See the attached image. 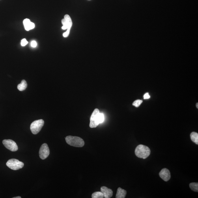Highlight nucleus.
<instances>
[{
  "instance_id": "obj_18",
  "label": "nucleus",
  "mask_w": 198,
  "mask_h": 198,
  "mask_svg": "<svg viewBox=\"0 0 198 198\" xmlns=\"http://www.w3.org/2000/svg\"><path fill=\"white\" fill-rule=\"evenodd\" d=\"M28 44V42L25 39H23L21 40V45L23 46H26Z\"/></svg>"
},
{
  "instance_id": "obj_20",
  "label": "nucleus",
  "mask_w": 198,
  "mask_h": 198,
  "mask_svg": "<svg viewBox=\"0 0 198 198\" xmlns=\"http://www.w3.org/2000/svg\"><path fill=\"white\" fill-rule=\"evenodd\" d=\"M150 97V96L149 95V94H148V92L145 93L143 96V98L144 99H145V100H146V99H149Z\"/></svg>"
},
{
  "instance_id": "obj_14",
  "label": "nucleus",
  "mask_w": 198,
  "mask_h": 198,
  "mask_svg": "<svg viewBox=\"0 0 198 198\" xmlns=\"http://www.w3.org/2000/svg\"><path fill=\"white\" fill-rule=\"evenodd\" d=\"M190 138L194 143L198 145V134L197 133L193 132L191 133L190 135Z\"/></svg>"
},
{
  "instance_id": "obj_10",
  "label": "nucleus",
  "mask_w": 198,
  "mask_h": 198,
  "mask_svg": "<svg viewBox=\"0 0 198 198\" xmlns=\"http://www.w3.org/2000/svg\"><path fill=\"white\" fill-rule=\"evenodd\" d=\"M101 191L104 195V197L105 198H110L112 196L113 191L107 187H102L101 188Z\"/></svg>"
},
{
  "instance_id": "obj_15",
  "label": "nucleus",
  "mask_w": 198,
  "mask_h": 198,
  "mask_svg": "<svg viewBox=\"0 0 198 198\" xmlns=\"http://www.w3.org/2000/svg\"><path fill=\"white\" fill-rule=\"evenodd\" d=\"M91 197L92 198H104V196L102 191H96L92 194Z\"/></svg>"
},
{
  "instance_id": "obj_8",
  "label": "nucleus",
  "mask_w": 198,
  "mask_h": 198,
  "mask_svg": "<svg viewBox=\"0 0 198 198\" xmlns=\"http://www.w3.org/2000/svg\"><path fill=\"white\" fill-rule=\"evenodd\" d=\"M39 156L42 160L46 159L50 154V150L47 144H43L40 148L39 152Z\"/></svg>"
},
{
  "instance_id": "obj_1",
  "label": "nucleus",
  "mask_w": 198,
  "mask_h": 198,
  "mask_svg": "<svg viewBox=\"0 0 198 198\" xmlns=\"http://www.w3.org/2000/svg\"><path fill=\"white\" fill-rule=\"evenodd\" d=\"M104 120V114L100 113L98 109H95L90 117V127L91 128H96L99 124L102 123Z\"/></svg>"
},
{
  "instance_id": "obj_19",
  "label": "nucleus",
  "mask_w": 198,
  "mask_h": 198,
  "mask_svg": "<svg viewBox=\"0 0 198 198\" xmlns=\"http://www.w3.org/2000/svg\"><path fill=\"white\" fill-rule=\"evenodd\" d=\"M31 46L32 47H35L37 46V43L35 41H32L31 43Z\"/></svg>"
},
{
  "instance_id": "obj_5",
  "label": "nucleus",
  "mask_w": 198,
  "mask_h": 198,
  "mask_svg": "<svg viewBox=\"0 0 198 198\" xmlns=\"http://www.w3.org/2000/svg\"><path fill=\"white\" fill-rule=\"evenodd\" d=\"M6 164L9 168L13 170L22 169L24 166L23 163L14 159H10L7 161Z\"/></svg>"
},
{
  "instance_id": "obj_17",
  "label": "nucleus",
  "mask_w": 198,
  "mask_h": 198,
  "mask_svg": "<svg viewBox=\"0 0 198 198\" xmlns=\"http://www.w3.org/2000/svg\"><path fill=\"white\" fill-rule=\"evenodd\" d=\"M143 102V101L140 100H137L136 101H134V102L133 103V106H135L136 107H138L140 105L142 104V102Z\"/></svg>"
},
{
  "instance_id": "obj_23",
  "label": "nucleus",
  "mask_w": 198,
  "mask_h": 198,
  "mask_svg": "<svg viewBox=\"0 0 198 198\" xmlns=\"http://www.w3.org/2000/svg\"><path fill=\"white\" fill-rule=\"evenodd\" d=\"M89 1H90V0H89Z\"/></svg>"
},
{
  "instance_id": "obj_9",
  "label": "nucleus",
  "mask_w": 198,
  "mask_h": 198,
  "mask_svg": "<svg viewBox=\"0 0 198 198\" xmlns=\"http://www.w3.org/2000/svg\"><path fill=\"white\" fill-rule=\"evenodd\" d=\"M160 178L165 182L169 181L171 178V174L168 169L166 168L163 169L159 173Z\"/></svg>"
},
{
  "instance_id": "obj_21",
  "label": "nucleus",
  "mask_w": 198,
  "mask_h": 198,
  "mask_svg": "<svg viewBox=\"0 0 198 198\" xmlns=\"http://www.w3.org/2000/svg\"><path fill=\"white\" fill-rule=\"evenodd\" d=\"M13 198H21V197L20 196H18V197H13Z\"/></svg>"
},
{
  "instance_id": "obj_6",
  "label": "nucleus",
  "mask_w": 198,
  "mask_h": 198,
  "mask_svg": "<svg viewBox=\"0 0 198 198\" xmlns=\"http://www.w3.org/2000/svg\"><path fill=\"white\" fill-rule=\"evenodd\" d=\"M44 120L42 119H40L35 120L32 122L30 126V129L32 134H37L44 126Z\"/></svg>"
},
{
  "instance_id": "obj_4",
  "label": "nucleus",
  "mask_w": 198,
  "mask_h": 198,
  "mask_svg": "<svg viewBox=\"0 0 198 198\" xmlns=\"http://www.w3.org/2000/svg\"><path fill=\"white\" fill-rule=\"evenodd\" d=\"M61 22L63 26L62 29L63 30L67 29V31L63 34L64 37L66 38L69 35L70 31L72 25V21L69 15L66 14L64 16V18L62 19Z\"/></svg>"
},
{
  "instance_id": "obj_2",
  "label": "nucleus",
  "mask_w": 198,
  "mask_h": 198,
  "mask_svg": "<svg viewBox=\"0 0 198 198\" xmlns=\"http://www.w3.org/2000/svg\"><path fill=\"white\" fill-rule=\"evenodd\" d=\"M135 153L136 156L138 158L146 159L150 155V150L147 146L139 145L135 148Z\"/></svg>"
},
{
  "instance_id": "obj_11",
  "label": "nucleus",
  "mask_w": 198,
  "mask_h": 198,
  "mask_svg": "<svg viewBox=\"0 0 198 198\" xmlns=\"http://www.w3.org/2000/svg\"><path fill=\"white\" fill-rule=\"evenodd\" d=\"M23 24L25 29L27 31L33 29L35 27L34 23L31 22L29 19L28 18L24 19L23 21Z\"/></svg>"
},
{
  "instance_id": "obj_3",
  "label": "nucleus",
  "mask_w": 198,
  "mask_h": 198,
  "mask_svg": "<svg viewBox=\"0 0 198 198\" xmlns=\"http://www.w3.org/2000/svg\"><path fill=\"white\" fill-rule=\"evenodd\" d=\"M65 140L68 145L75 147H82L85 145V142L80 137L68 136L65 138Z\"/></svg>"
},
{
  "instance_id": "obj_12",
  "label": "nucleus",
  "mask_w": 198,
  "mask_h": 198,
  "mask_svg": "<svg viewBox=\"0 0 198 198\" xmlns=\"http://www.w3.org/2000/svg\"><path fill=\"white\" fill-rule=\"evenodd\" d=\"M127 194V191L124 189L121 188H118L117 190V195H116V198H124L126 197Z\"/></svg>"
},
{
  "instance_id": "obj_22",
  "label": "nucleus",
  "mask_w": 198,
  "mask_h": 198,
  "mask_svg": "<svg viewBox=\"0 0 198 198\" xmlns=\"http://www.w3.org/2000/svg\"><path fill=\"white\" fill-rule=\"evenodd\" d=\"M198 103H197L196 104V107H197V108H198Z\"/></svg>"
},
{
  "instance_id": "obj_16",
  "label": "nucleus",
  "mask_w": 198,
  "mask_h": 198,
  "mask_svg": "<svg viewBox=\"0 0 198 198\" xmlns=\"http://www.w3.org/2000/svg\"><path fill=\"white\" fill-rule=\"evenodd\" d=\"M189 186L191 190L198 192V183H191L189 185Z\"/></svg>"
},
{
  "instance_id": "obj_13",
  "label": "nucleus",
  "mask_w": 198,
  "mask_h": 198,
  "mask_svg": "<svg viewBox=\"0 0 198 198\" xmlns=\"http://www.w3.org/2000/svg\"><path fill=\"white\" fill-rule=\"evenodd\" d=\"M27 87V84L26 81L23 80L21 83L18 86V89L20 91H23L26 89Z\"/></svg>"
},
{
  "instance_id": "obj_7",
  "label": "nucleus",
  "mask_w": 198,
  "mask_h": 198,
  "mask_svg": "<svg viewBox=\"0 0 198 198\" xmlns=\"http://www.w3.org/2000/svg\"><path fill=\"white\" fill-rule=\"evenodd\" d=\"M3 145L7 149L12 152H16L18 149V145L11 139H5L3 141Z\"/></svg>"
}]
</instances>
